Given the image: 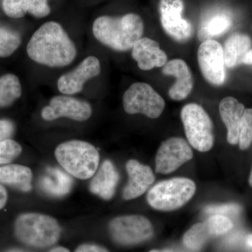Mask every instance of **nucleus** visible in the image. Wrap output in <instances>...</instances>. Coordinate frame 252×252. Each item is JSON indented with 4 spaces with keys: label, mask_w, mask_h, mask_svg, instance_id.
<instances>
[{
    "label": "nucleus",
    "mask_w": 252,
    "mask_h": 252,
    "mask_svg": "<svg viewBox=\"0 0 252 252\" xmlns=\"http://www.w3.org/2000/svg\"><path fill=\"white\" fill-rule=\"evenodd\" d=\"M55 156L68 174L79 180H89L98 168V151L93 144L84 141L63 142L56 149Z\"/></svg>",
    "instance_id": "7ed1b4c3"
},
{
    "label": "nucleus",
    "mask_w": 252,
    "mask_h": 252,
    "mask_svg": "<svg viewBox=\"0 0 252 252\" xmlns=\"http://www.w3.org/2000/svg\"><path fill=\"white\" fill-rule=\"evenodd\" d=\"M22 94V87L18 77L7 74L0 77V108L9 107Z\"/></svg>",
    "instance_id": "5701e85b"
},
{
    "label": "nucleus",
    "mask_w": 252,
    "mask_h": 252,
    "mask_svg": "<svg viewBox=\"0 0 252 252\" xmlns=\"http://www.w3.org/2000/svg\"><path fill=\"white\" fill-rule=\"evenodd\" d=\"M94 176L89 187L91 193L103 200L112 199L119 181V172L114 164L110 160H104Z\"/></svg>",
    "instance_id": "f3484780"
},
{
    "label": "nucleus",
    "mask_w": 252,
    "mask_h": 252,
    "mask_svg": "<svg viewBox=\"0 0 252 252\" xmlns=\"http://www.w3.org/2000/svg\"><path fill=\"white\" fill-rule=\"evenodd\" d=\"M21 44V37L17 32L0 27V58L9 57Z\"/></svg>",
    "instance_id": "393cba45"
},
{
    "label": "nucleus",
    "mask_w": 252,
    "mask_h": 252,
    "mask_svg": "<svg viewBox=\"0 0 252 252\" xmlns=\"http://www.w3.org/2000/svg\"><path fill=\"white\" fill-rule=\"evenodd\" d=\"M126 168L129 178L123 191V198L130 200L143 195L153 185L155 176L150 167L136 160H128Z\"/></svg>",
    "instance_id": "4468645a"
},
{
    "label": "nucleus",
    "mask_w": 252,
    "mask_h": 252,
    "mask_svg": "<svg viewBox=\"0 0 252 252\" xmlns=\"http://www.w3.org/2000/svg\"><path fill=\"white\" fill-rule=\"evenodd\" d=\"M162 74L173 76L176 82L169 90V96L173 100L180 101L188 97L193 88L192 73L185 61L174 59L167 62L162 67Z\"/></svg>",
    "instance_id": "2eb2a0df"
},
{
    "label": "nucleus",
    "mask_w": 252,
    "mask_h": 252,
    "mask_svg": "<svg viewBox=\"0 0 252 252\" xmlns=\"http://www.w3.org/2000/svg\"><path fill=\"white\" fill-rule=\"evenodd\" d=\"M91 115L92 107L89 102L67 94L55 96L50 100L49 105L41 111V117L47 122L63 117L85 122Z\"/></svg>",
    "instance_id": "9b49d317"
},
{
    "label": "nucleus",
    "mask_w": 252,
    "mask_h": 252,
    "mask_svg": "<svg viewBox=\"0 0 252 252\" xmlns=\"http://www.w3.org/2000/svg\"><path fill=\"white\" fill-rule=\"evenodd\" d=\"M198 62L203 77L214 86H221L225 80L223 50L218 41H203L198 50Z\"/></svg>",
    "instance_id": "9d476101"
},
{
    "label": "nucleus",
    "mask_w": 252,
    "mask_h": 252,
    "mask_svg": "<svg viewBox=\"0 0 252 252\" xmlns=\"http://www.w3.org/2000/svg\"><path fill=\"white\" fill-rule=\"evenodd\" d=\"M144 22L136 14L121 17L102 16L93 25V33L97 41L114 51L124 52L132 49L143 35Z\"/></svg>",
    "instance_id": "f03ea898"
},
{
    "label": "nucleus",
    "mask_w": 252,
    "mask_h": 252,
    "mask_svg": "<svg viewBox=\"0 0 252 252\" xmlns=\"http://www.w3.org/2000/svg\"><path fill=\"white\" fill-rule=\"evenodd\" d=\"M252 142V109H245L240 125L239 145L240 149H248Z\"/></svg>",
    "instance_id": "a878e982"
},
{
    "label": "nucleus",
    "mask_w": 252,
    "mask_h": 252,
    "mask_svg": "<svg viewBox=\"0 0 252 252\" xmlns=\"http://www.w3.org/2000/svg\"><path fill=\"white\" fill-rule=\"evenodd\" d=\"M49 252H70L67 248H63V247H58V248H54Z\"/></svg>",
    "instance_id": "c9c22d12"
},
{
    "label": "nucleus",
    "mask_w": 252,
    "mask_h": 252,
    "mask_svg": "<svg viewBox=\"0 0 252 252\" xmlns=\"http://www.w3.org/2000/svg\"><path fill=\"white\" fill-rule=\"evenodd\" d=\"M22 147L16 141L7 139L0 142V165L9 164L20 156Z\"/></svg>",
    "instance_id": "cd10ccee"
},
{
    "label": "nucleus",
    "mask_w": 252,
    "mask_h": 252,
    "mask_svg": "<svg viewBox=\"0 0 252 252\" xmlns=\"http://www.w3.org/2000/svg\"><path fill=\"white\" fill-rule=\"evenodd\" d=\"M123 105L127 114H142L150 119H157L163 112L165 102L148 84L136 82L124 93Z\"/></svg>",
    "instance_id": "0eeeda50"
},
{
    "label": "nucleus",
    "mask_w": 252,
    "mask_h": 252,
    "mask_svg": "<svg viewBox=\"0 0 252 252\" xmlns=\"http://www.w3.org/2000/svg\"><path fill=\"white\" fill-rule=\"evenodd\" d=\"M185 4L182 0H160V22L165 32L177 42L185 43L193 35L191 23L182 18Z\"/></svg>",
    "instance_id": "1a4fd4ad"
},
{
    "label": "nucleus",
    "mask_w": 252,
    "mask_h": 252,
    "mask_svg": "<svg viewBox=\"0 0 252 252\" xmlns=\"http://www.w3.org/2000/svg\"><path fill=\"white\" fill-rule=\"evenodd\" d=\"M14 131V126L12 122L8 120H0V142L9 139Z\"/></svg>",
    "instance_id": "2f4dec72"
},
{
    "label": "nucleus",
    "mask_w": 252,
    "mask_h": 252,
    "mask_svg": "<svg viewBox=\"0 0 252 252\" xmlns=\"http://www.w3.org/2000/svg\"><path fill=\"white\" fill-rule=\"evenodd\" d=\"M211 237L212 235L210 234L206 224L204 222L193 225L185 233L183 242L187 248L193 251H198L203 248V245Z\"/></svg>",
    "instance_id": "b1692460"
},
{
    "label": "nucleus",
    "mask_w": 252,
    "mask_h": 252,
    "mask_svg": "<svg viewBox=\"0 0 252 252\" xmlns=\"http://www.w3.org/2000/svg\"><path fill=\"white\" fill-rule=\"evenodd\" d=\"M246 245L249 248L252 250V233L248 235L246 238Z\"/></svg>",
    "instance_id": "e433bc0d"
},
{
    "label": "nucleus",
    "mask_w": 252,
    "mask_h": 252,
    "mask_svg": "<svg viewBox=\"0 0 252 252\" xmlns=\"http://www.w3.org/2000/svg\"><path fill=\"white\" fill-rule=\"evenodd\" d=\"M249 182H250V185L252 187V170L251 172V175H250V180H249Z\"/></svg>",
    "instance_id": "4c0bfd02"
},
{
    "label": "nucleus",
    "mask_w": 252,
    "mask_h": 252,
    "mask_svg": "<svg viewBox=\"0 0 252 252\" xmlns=\"http://www.w3.org/2000/svg\"><path fill=\"white\" fill-rule=\"evenodd\" d=\"M14 233L16 238L25 245L44 248L57 243L61 228L54 217L39 213H25L16 219Z\"/></svg>",
    "instance_id": "20e7f679"
},
{
    "label": "nucleus",
    "mask_w": 252,
    "mask_h": 252,
    "mask_svg": "<svg viewBox=\"0 0 252 252\" xmlns=\"http://www.w3.org/2000/svg\"><path fill=\"white\" fill-rule=\"evenodd\" d=\"M49 0H28V12L36 18H44L51 13Z\"/></svg>",
    "instance_id": "7c9ffc66"
},
{
    "label": "nucleus",
    "mask_w": 252,
    "mask_h": 252,
    "mask_svg": "<svg viewBox=\"0 0 252 252\" xmlns=\"http://www.w3.org/2000/svg\"><path fill=\"white\" fill-rule=\"evenodd\" d=\"M252 41L246 34L235 33L225 41L223 50L225 64L233 68L243 63V58L251 49Z\"/></svg>",
    "instance_id": "4be33fe9"
},
{
    "label": "nucleus",
    "mask_w": 252,
    "mask_h": 252,
    "mask_svg": "<svg viewBox=\"0 0 252 252\" xmlns=\"http://www.w3.org/2000/svg\"><path fill=\"white\" fill-rule=\"evenodd\" d=\"M241 212V207L237 204L230 203L224 205H210L205 207L204 212L210 215H223V216H234Z\"/></svg>",
    "instance_id": "c756f323"
},
{
    "label": "nucleus",
    "mask_w": 252,
    "mask_h": 252,
    "mask_svg": "<svg viewBox=\"0 0 252 252\" xmlns=\"http://www.w3.org/2000/svg\"><path fill=\"white\" fill-rule=\"evenodd\" d=\"M219 109L222 121L228 130L227 140L228 143L233 145L238 144L245 106L234 97H226L220 101Z\"/></svg>",
    "instance_id": "a211bd4d"
},
{
    "label": "nucleus",
    "mask_w": 252,
    "mask_h": 252,
    "mask_svg": "<svg viewBox=\"0 0 252 252\" xmlns=\"http://www.w3.org/2000/svg\"><path fill=\"white\" fill-rule=\"evenodd\" d=\"M205 223L212 236L224 234L233 227L232 220L223 215H212Z\"/></svg>",
    "instance_id": "bb28decb"
},
{
    "label": "nucleus",
    "mask_w": 252,
    "mask_h": 252,
    "mask_svg": "<svg viewBox=\"0 0 252 252\" xmlns=\"http://www.w3.org/2000/svg\"><path fill=\"white\" fill-rule=\"evenodd\" d=\"M101 72L99 59L94 56L86 58L75 69L63 74L58 81V89L61 94H74L82 91L86 82L97 77Z\"/></svg>",
    "instance_id": "ddd939ff"
},
{
    "label": "nucleus",
    "mask_w": 252,
    "mask_h": 252,
    "mask_svg": "<svg viewBox=\"0 0 252 252\" xmlns=\"http://www.w3.org/2000/svg\"><path fill=\"white\" fill-rule=\"evenodd\" d=\"M149 252H171L170 251H169V250H165V251H158V250H152V251H150Z\"/></svg>",
    "instance_id": "58836bf2"
},
{
    "label": "nucleus",
    "mask_w": 252,
    "mask_h": 252,
    "mask_svg": "<svg viewBox=\"0 0 252 252\" xmlns=\"http://www.w3.org/2000/svg\"><path fill=\"white\" fill-rule=\"evenodd\" d=\"M74 252H109L107 249L94 244H83Z\"/></svg>",
    "instance_id": "473e14b6"
},
{
    "label": "nucleus",
    "mask_w": 252,
    "mask_h": 252,
    "mask_svg": "<svg viewBox=\"0 0 252 252\" xmlns=\"http://www.w3.org/2000/svg\"><path fill=\"white\" fill-rule=\"evenodd\" d=\"M8 200V193L6 189L2 185H0V210L4 208Z\"/></svg>",
    "instance_id": "72a5a7b5"
},
{
    "label": "nucleus",
    "mask_w": 252,
    "mask_h": 252,
    "mask_svg": "<svg viewBox=\"0 0 252 252\" xmlns=\"http://www.w3.org/2000/svg\"><path fill=\"white\" fill-rule=\"evenodd\" d=\"M232 23L231 16L227 11L220 9L208 11L204 15L199 25V40L203 42L224 34L231 27Z\"/></svg>",
    "instance_id": "aec40b11"
},
{
    "label": "nucleus",
    "mask_w": 252,
    "mask_h": 252,
    "mask_svg": "<svg viewBox=\"0 0 252 252\" xmlns=\"http://www.w3.org/2000/svg\"><path fill=\"white\" fill-rule=\"evenodd\" d=\"M28 0H2V9L6 16L21 18L28 12Z\"/></svg>",
    "instance_id": "c85d7f7f"
},
{
    "label": "nucleus",
    "mask_w": 252,
    "mask_h": 252,
    "mask_svg": "<svg viewBox=\"0 0 252 252\" xmlns=\"http://www.w3.org/2000/svg\"><path fill=\"white\" fill-rule=\"evenodd\" d=\"M132 57L144 71L163 67L167 63V54L160 49L158 42L148 37L141 38L135 43L132 49Z\"/></svg>",
    "instance_id": "dca6fc26"
},
{
    "label": "nucleus",
    "mask_w": 252,
    "mask_h": 252,
    "mask_svg": "<svg viewBox=\"0 0 252 252\" xmlns=\"http://www.w3.org/2000/svg\"><path fill=\"white\" fill-rule=\"evenodd\" d=\"M109 233L116 243L122 245H134L152 238V223L141 215L118 217L109 222Z\"/></svg>",
    "instance_id": "6e6552de"
},
{
    "label": "nucleus",
    "mask_w": 252,
    "mask_h": 252,
    "mask_svg": "<svg viewBox=\"0 0 252 252\" xmlns=\"http://www.w3.org/2000/svg\"><path fill=\"white\" fill-rule=\"evenodd\" d=\"M244 64H252V50L250 49V51L247 53L245 57L243 58V63Z\"/></svg>",
    "instance_id": "f704fd0d"
},
{
    "label": "nucleus",
    "mask_w": 252,
    "mask_h": 252,
    "mask_svg": "<svg viewBox=\"0 0 252 252\" xmlns=\"http://www.w3.org/2000/svg\"><path fill=\"white\" fill-rule=\"evenodd\" d=\"M193 152L187 141L180 137H171L164 141L156 157V172L170 174L193 158Z\"/></svg>",
    "instance_id": "f8f14e48"
},
{
    "label": "nucleus",
    "mask_w": 252,
    "mask_h": 252,
    "mask_svg": "<svg viewBox=\"0 0 252 252\" xmlns=\"http://www.w3.org/2000/svg\"><path fill=\"white\" fill-rule=\"evenodd\" d=\"M39 188L46 195L52 198H62L72 189L73 180L69 174L58 167H49L41 175Z\"/></svg>",
    "instance_id": "6ab92c4d"
},
{
    "label": "nucleus",
    "mask_w": 252,
    "mask_h": 252,
    "mask_svg": "<svg viewBox=\"0 0 252 252\" xmlns=\"http://www.w3.org/2000/svg\"><path fill=\"white\" fill-rule=\"evenodd\" d=\"M77 48L62 26L49 21L40 26L27 45L30 59L49 67L69 65L77 56Z\"/></svg>",
    "instance_id": "f257e3e1"
},
{
    "label": "nucleus",
    "mask_w": 252,
    "mask_h": 252,
    "mask_svg": "<svg viewBox=\"0 0 252 252\" xmlns=\"http://www.w3.org/2000/svg\"><path fill=\"white\" fill-rule=\"evenodd\" d=\"M195 190L196 186L190 179L177 177L162 181L149 190L147 202L155 210L172 211L188 203Z\"/></svg>",
    "instance_id": "39448f33"
},
{
    "label": "nucleus",
    "mask_w": 252,
    "mask_h": 252,
    "mask_svg": "<svg viewBox=\"0 0 252 252\" xmlns=\"http://www.w3.org/2000/svg\"><path fill=\"white\" fill-rule=\"evenodd\" d=\"M32 172L31 168L18 164H7L0 167V183L14 187L23 192L32 189Z\"/></svg>",
    "instance_id": "412c9836"
},
{
    "label": "nucleus",
    "mask_w": 252,
    "mask_h": 252,
    "mask_svg": "<svg viewBox=\"0 0 252 252\" xmlns=\"http://www.w3.org/2000/svg\"><path fill=\"white\" fill-rule=\"evenodd\" d=\"M181 119L190 145L198 152L210 151L214 144L213 123L203 107L196 103L186 104Z\"/></svg>",
    "instance_id": "423d86ee"
}]
</instances>
